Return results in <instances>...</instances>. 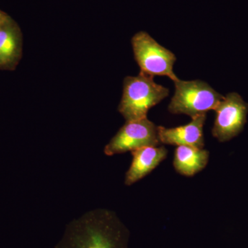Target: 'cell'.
Segmentation results:
<instances>
[{"mask_svg":"<svg viewBox=\"0 0 248 248\" xmlns=\"http://www.w3.org/2000/svg\"><path fill=\"white\" fill-rule=\"evenodd\" d=\"M133 161L125 174V185H133L156 169L166 157L168 151L164 146H147L131 151Z\"/></svg>","mask_w":248,"mask_h":248,"instance_id":"cell-9","label":"cell"},{"mask_svg":"<svg viewBox=\"0 0 248 248\" xmlns=\"http://www.w3.org/2000/svg\"><path fill=\"white\" fill-rule=\"evenodd\" d=\"M206 115L192 117L188 124L166 128L158 126V136L160 143L173 146H185L203 148V126Z\"/></svg>","mask_w":248,"mask_h":248,"instance_id":"cell-7","label":"cell"},{"mask_svg":"<svg viewBox=\"0 0 248 248\" xmlns=\"http://www.w3.org/2000/svg\"><path fill=\"white\" fill-rule=\"evenodd\" d=\"M129 237L114 212L97 209L71 221L55 248H128Z\"/></svg>","mask_w":248,"mask_h":248,"instance_id":"cell-1","label":"cell"},{"mask_svg":"<svg viewBox=\"0 0 248 248\" xmlns=\"http://www.w3.org/2000/svg\"><path fill=\"white\" fill-rule=\"evenodd\" d=\"M131 42L134 56L141 73L153 78L166 76L173 81L179 79L173 71L177 58L170 50L160 45L146 32L135 34Z\"/></svg>","mask_w":248,"mask_h":248,"instance_id":"cell-4","label":"cell"},{"mask_svg":"<svg viewBox=\"0 0 248 248\" xmlns=\"http://www.w3.org/2000/svg\"><path fill=\"white\" fill-rule=\"evenodd\" d=\"M169 94V90L156 84L153 77L140 72L136 77H126L119 112L126 122L146 118L151 108Z\"/></svg>","mask_w":248,"mask_h":248,"instance_id":"cell-2","label":"cell"},{"mask_svg":"<svg viewBox=\"0 0 248 248\" xmlns=\"http://www.w3.org/2000/svg\"><path fill=\"white\" fill-rule=\"evenodd\" d=\"M160 141L158 126L148 118L125 122L105 146L108 156L133 151L147 146H157Z\"/></svg>","mask_w":248,"mask_h":248,"instance_id":"cell-5","label":"cell"},{"mask_svg":"<svg viewBox=\"0 0 248 248\" xmlns=\"http://www.w3.org/2000/svg\"><path fill=\"white\" fill-rule=\"evenodd\" d=\"M209 155V152L203 148L179 146L174 152L173 165L179 174L192 177L206 167Z\"/></svg>","mask_w":248,"mask_h":248,"instance_id":"cell-10","label":"cell"},{"mask_svg":"<svg viewBox=\"0 0 248 248\" xmlns=\"http://www.w3.org/2000/svg\"><path fill=\"white\" fill-rule=\"evenodd\" d=\"M11 18L9 15L0 10V28L2 27Z\"/></svg>","mask_w":248,"mask_h":248,"instance_id":"cell-11","label":"cell"},{"mask_svg":"<svg viewBox=\"0 0 248 248\" xmlns=\"http://www.w3.org/2000/svg\"><path fill=\"white\" fill-rule=\"evenodd\" d=\"M215 110L216 118L212 133L218 141H229L244 128L248 106L239 94H228Z\"/></svg>","mask_w":248,"mask_h":248,"instance_id":"cell-6","label":"cell"},{"mask_svg":"<svg viewBox=\"0 0 248 248\" xmlns=\"http://www.w3.org/2000/svg\"><path fill=\"white\" fill-rule=\"evenodd\" d=\"M175 91L169 110L171 113L184 114L190 117L206 115L210 110H215L223 99L208 84L201 80L174 81Z\"/></svg>","mask_w":248,"mask_h":248,"instance_id":"cell-3","label":"cell"},{"mask_svg":"<svg viewBox=\"0 0 248 248\" xmlns=\"http://www.w3.org/2000/svg\"><path fill=\"white\" fill-rule=\"evenodd\" d=\"M22 31L12 18L0 28V70L14 71L22 56Z\"/></svg>","mask_w":248,"mask_h":248,"instance_id":"cell-8","label":"cell"}]
</instances>
